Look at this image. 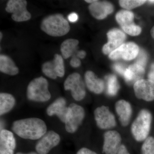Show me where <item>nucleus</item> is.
<instances>
[{"mask_svg": "<svg viewBox=\"0 0 154 154\" xmlns=\"http://www.w3.org/2000/svg\"><path fill=\"white\" fill-rule=\"evenodd\" d=\"M60 136L57 133L50 131L46 132L37 143L35 146L38 154H48L60 142Z\"/></svg>", "mask_w": 154, "mask_h": 154, "instance_id": "9", "label": "nucleus"}, {"mask_svg": "<svg viewBox=\"0 0 154 154\" xmlns=\"http://www.w3.org/2000/svg\"><path fill=\"white\" fill-rule=\"evenodd\" d=\"M96 1H96V0H85V2L88 3H91V4L95 2H96Z\"/></svg>", "mask_w": 154, "mask_h": 154, "instance_id": "39", "label": "nucleus"}, {"mask_svg": "<svg viewBox=\"0 0 154 154\" xmlns=\"http://www.w3.org/2000/svg\"><path fill=\"white\" fill-rule=\"evenodd\" d=\"M48 81L43 77H39L32 80L27 87V98L30 101L36 102H45L51 98L48 89Z\"/></svg>", "mask_w": 154, "mask_h": 154, "instance_id": "4", "label": "nucleus"}, {"mask_svg": "<svg viewBox=\"0 0 154 154\" xmlns=\"http://www.w3.org/2000/svg\"><path fill=\"white\" fill-rule=\"evenodd\" d=\"M147 61V56L143 51L141 50L137 55L136 63L145 68Z\"/></svg>", "mask_w": 154, "mask_h": 154, "instance_id": "30", "label": "nucleus"}, {"mask_svg": "<svg viewBox=\"0 0 154 154\" xmlns=\"http://www.w3.org/2000/svg\"><path fill=\"white\" fill-rule=\"evenodd\" d=\"M148 79L154 82V63L152 65L150 70L148 74Z\"/></svg>", "mask_w": 154, "mask_h": 154, "instance_id": "36", "label": "nucleus"}, {"mask_svg": "<svg viewBox=\"0 0 154 154\" xmlns=\"http://www.w3.org/2000/svg\"><path fill=\"white\" fill-rule=\"evenodd\" d=\"M64 88L65 91H71L72 97L76 101H82L85 97V85L78 73H73L67 77L64 83Z\"/></svg>", "mask_w": 154, "mask_h": 154, "instance_id": "6", "label": "nucleus"}, {"mask_svg": "<svg viewBox=\"0 0 154 154\" xmlns=\"http://www.w3.org/2000/svg\"><path fill=\"white\" fill-rule=\"evenodd\" d=\"M85 110L82 106L72 103L68 106V110L65 122L66 130L69 133L77 131L85 117Z\"/></svg>", "mask_w": 154, "mask_h": 154, "instance_id": "5", "label": "nucleus"}, {"mask_svg": "<svg viewBox=\"0 0 154 154\" xmlns=\"http://www.w3.org/2000/svg\"><path fill=\"white\" fill-rule=\"evenodd\" d=\"M96 125L101 129H110L116 126L115 116L109 107L102 105L96 108L94 112Z\"/></svg>", "mask_w": 154, "mask_h": 154, "instance_id": "8", "label": "nucleus"}, {"mask_svg": "<svg viewBox=\"0 0 154 154\" xmlns=\"http://www.w3.org/2000/svg\"><path fill=\"white\" fill-rule=\"evenodd\" d=\"M113 69L118 72L119 74L124 75L126 68L122 64L120 63H116L113 65Z\"/></svg>", "mask_w": 154, "mask_h": 154, "instance_id": "31", "label": "nucleus"}, {"mask_svg": "<svg viewBox=\"0 0 154 154\" xmlns=\"http://www.w3.org/2000/svg\"><path fill=\"white\" fill-rule=\"evenodd\" d=\"M40 28L49 36L60 37L67 34L70 26L63 15L57 14L49 15L42 19Z\"/></svg>", "mask_w": 154, "mask_h": 154, "instance_id": "2", "label": "nucleus"}, {"mask_svg": "<svg viewBox=\"0 0 154 154\" xmlns=\"http://www.w3.org/2000/svg\"><path fill=\"white\" fill-rule=\"evenodd\" d=\"M117 154H130L128 150L127 149L126 147L124 145L122 144L121 146H120V148L119 150L118 153Z\"/></svg>", "mask_w": 154, "mask_h": 154, "instance_id": "35", "label": "nucleus"}, {"mask_svg": "<svg viewBox=\"0 0 154 154\" xmlns=\"http://www.w3.org/2000/svg\"><path fill=\"white\" fill-rule=\"evenodd\" d=\"M79 16L75 13H72L69 14L68 17V19L70 22L74 23L78 21Z\"/></svg>", "mask_w": 154, "mask_h": 154, "instance_id": "34", "label": "nucleus"}, {"mask_svg": "<svg viewBox=\"0 0 154 154\" xmlns=\"http://www.w3.org/2000/svg\"><path fill=\"white\" fill-rule=\"evenodd\" d=\"M16 154H38V153L36 152H30L28 153H24L22 152H17Z\"/></svg>", "mask_w": 154, "mask_h": 154, "instance_id": "38", "label": "nucleus"}, {"mask_svg": "<svg viewBox=\"0 0 154 154\" xmlns=\"http://www.w3.org/2000/svg\"><path fill=\"white\" fill-rule=\"evenodd\" d=\"M152 115L147 109L140 110L131 126L133 137L138 142L143 141L148 137L152 121Z\"/></svg>", "mask_w": 154, "mask_h": 154, "instance_id": "3", "label": "nucleus"}, {"mask_svg": "<svg viewBox=\"0 0 154 154\" xmlns=\"http://www.w3.org/2000/svg\"><path fill=\"white\" fill-rule=\"evenodd\" d=\"M139 51L138 46L134 42L123 43L120 47L109 54V57L112 60L122 58L125 60H131L137 56Z\"/></svg>", "mask_w": 154, "mask_h": 154, "instance_id": "10", "label": "nucleus"}, {"mask_svg": "<svg viewBox=\"0 0 154 154\" xmlns=\"http://www.w3.org/2000/svg\"><path fill=\"white\" fill-rule=\"evenodd\" d=\"M150 33L152 37L154 38V26L153 27V28H152L151 30Z\"/></svg>", "mask_w": 154, "mask_h": 154, "instance_id": "40", "label": "nucleus"}, {"mask_svg": "<svg viewBox=\"0 0 154 154\" xmlns=\"http://www.w3.org/2000/svg\"><path fill=\"white\" fill-rule=\"evenodd\" d=\"M86 55V52L85 51L82 50L79 51L78 53V57L80 58L83 59L85 57Z\"/></svg>", "mask_w": 154, "mask_h": 154, "instance_id": "37", "label": "nucleus"}, {"mask_svg": "<svg viewBox=\"0 0 154 154\" xmlns=\"http://www.w3.org/2000/svg\"><path fill=\"white\" fill-rule=\"evenodd\" d=\"M91 15L94 18L99 20L103 19L113 11L112 4L108 2H99L98 1L91 4L89 7Z\"/></svg>", "mask_w": 154, "mask_h": 154, "instance_id": "16", "label": "nucleus"}, {"mask_svg": "<svg viewBox=\"0 0 154 154\" xmlns=\"http://www.w3.org/2000/svg\"><path fill=\"white\" fill-rule=\"evenodd\" d=\"M42 70L43 74L50 79H56L57 78L56 74L55 64L53 60L44 63L42 66Z\"/></svg>", "mask_w": 154, "mask_h": 154, "instance_id": "25", "label": "nucleus"}, {"mask_svg": "<svg viewBox=\"0 0 154 154\" xmlns=\"http://www.w3.org/2000/svg\"><path fill=\"white\" fill-rule=\"evenodd\" d=\"M70 64L72 67L78 68L81 66V61L79 58L75 57L71 60Z\"/></svg>", "mask_w": 154, "mask_h": 154, "instance_id": "32", "label": "nucleus"}, {"mask_svg": "<svg viewBox=\"0 0 154 154\" xmlns=\"http://www.w3.org/2000/svg\"><path fill=\"white\" fill-rule=\"evenodd\" d=\"M134 15L131 11L122 10L116 16V19L121 27L134 24L133 22Z\"/></svg>", "mask_w": 154, "mask_h": 154, "instance_id": "23", "label": "nucleus"}, {"mask_svg": "<svg viewBox=\"0 0 154 154\" xmlns=\"http://www.w3.org/2000/svg\"><path fill=\"white\" fill-rule=\"evenodd\" d=\"M16 104V99L13 95L6 93L0 94V115L8 113Z\"/></svg>", "mask_w": 154, "mask_h": 154, "instance_id": "21", "label": "nucleus"}, {"mask_svg": "<svg viewBox=\"0 0 154 154\" xmlns=\"http://www.w3.org/2000/svg\"><path fill=\"white\" fill-rule=\"evenodd\" d=\"M68 110L66 100L63 97H59L48 106L46 113L49 116H56L62 122L65 123Z\"/></svg>", "mask_w": 154, "mask_h": 154, "instance_id": "14", "label": "nucleus"}, {"mask_svg": "<svg viewBox=\"0 0 154 154\" xmlns=\"http://www.w3.org/2000/svg\"><path fill=\"white\" fill-rule=\"evenodd\" d=\"M12 130L22 138L36 140L41 138L47 132V126L41 119L28 118L14 121Z\"/></svg>", "mask_w": 154, "mask_h": 154, "instance_id": "1", "label": "nucleus"}, {"mask_svg": "<svg viewBox=\"0 0 154 154\" xmlns=\"http://www.w3.org/2000/svg\"><path fill=\"white\" fill-rule=\"evenodd\" d=\"M122 137L116 131H108L104 134L103 151L105 154H117L121 146Z\"/></svg>", "mask_w": 154, "mask_h": 154, "instance_id": "12", "label": "nucleus"}, {"mask_svg": "<svg viewBox=\"0 0 154 154\" xmlns=\"http://www.w3.org/2000/svg\"><path fill=\"white\" fill-rule=\"evenodd\" d=\"M53 60L55 64L56 74L57 77L62 78L64 76L65 72L63 58L61 55L56 54Z\"/></svg>", "mask_w": 154, "mask_h": 154, "instance_id": "26", "label": "nucleus"}, {"mask_svg": "<svg viewBox=\"0 0 154 154\" xmlns=\"http://www.w3.org/2000/svg\"><path fill=\"white\" fill-rule=\"evenodd\" d=\"M107 80V94L110 96H115L119 89L117 78L114 75H110L106 77Z\"/></svg>", "mask_w": 154, "mask_h": 154, "instance_id": "24", "label": "nucleus"}, {"mask_svg": "<svg viewBox=\"0 0 154 154\" xmlns=\"http://www.w3.org/2000/svg\"><path fill=\"white\" fill-rule=\"evenodd\" d=\"M27 2L25 0H9L5 11L12 14L11 18L15 22H25L31 18V14L27 10Z\"/></svg>", "mask_w": 154, "mask_h": 154, "instance_id": "7", "label": "nucleus"}, {"mask_svg": "<svg viewBox=\"0 0 154 154\" xmlns=\"http://www.w3.org/2000/svg\"><path fill=\"white\" fill-rule=\"evenodd\" d=\"M141 154H154V138L148 137L144 140L141 147Z\"/></svg>", "mask_w": 154, "mask_h": 154, "instance_id": "27", "label": "nucleus"}, {"mask_svg": "<svg viewBox=\"0 0 154 154\" xmlns=\"http://www.w3.org/2000/svg\"><path fill=\"white\" fill-rule=\"evenodd\" d=\"M144 74L145 68L134 63L127 68L123 76L128 84L134 85L137 81L143 79Z\"/></svg>", "mask_w": 154, "mask_h": 154, "instance_id": "19", "label": "nucleus"}, {"mask_svg": "<svg viewBox=\"0 0 154 154\" xmlns=\"http://www.w3.org/2000/svg\"><path fill=\"white\" fill-rule=\"evenodd\" d=\"M79 44V40L74 38H68L64 40L60 45V51L63 57L67 59L70 57Z\"/></svg>", "mask_w": 154, "mask_h": 154, "instance_id": "22", "label": "nucleus"}, {"mask_svg": "<svg viewBox=\"0 0 154 154\" xmlns=\"http://www.w3.org/2000/svg\"><path fill=\"white\" fill-rule=\"evenodd\" d=\"M149 2L150 3H154V1H149Z\"/></svg>", "mask_w": 154, "mask_h": 154, "instance_id": "42", "label": "nucleus"}, {"mask_svg": "<svg viewBox=\"0 0 154 154\" xmlns=\"http://www.w3.org/2000/svg\"><path fill=\"white\" fill-rule=\"evenodd\" d=\"M108 41L102 48L105 54H110L123 44L126 38L125 34L121 30L114 29L110 30L107 33Z\"/></svg>", "mask_w": 154, "mask_h": 154, "instance_id": "13", "label": "nucleus"}, {"mask_svg": "<svg viewBox=\"0 0 154 154\" xmlns=\"http://www.w3.org/2000/svg\"><path fill=\"white\" fill-rule=\"evenodd\" d=\"M76 154H97L95 152L87 148H82L77 152Z\"/></svg>", "mask_w": 154, "mask_h": 154, "instance_id": "33", "label": "nucleus"}, {"mask_svg": "<svg viewBox=\"0 0 154 154\" xmlns=\"http://www.w3.org/2000/svg\"><path fill=\"white\" fill-rule=\"evenodd\" d=\"M0 33H0V40H1H1H2V38L3 34L2 32H0Z\"/></svg>", "mask_w": 154, "mask_h": 154, "instance_id": "41", "label": "nucleus"}, {"mask_svg": "<svg viewBox=\"0 0 154 154\" xmlns=\"http://www.w3.org/2000/svg\"><path fill=\"white\" fill-rule=\"evenodd\" d=\"M85 83L88 90L96 94H101L105 89L104 82L96 76L94 72L88 71L85 75Z\"/></svg>", "mask_w": 154, "mask_h": 154, "instance_id": "18", "label": "nucleus"}, {"mask_svg": "<svg viewBox=\"0 0 154 154\" xmlns=\"http://www.w3.org/2000/svg\"><path fill=\"white\" fill-rule=\"evenodd\" d=\"M146 1H127V0H125V1H119V4L121 7L122 8H124L125 9H127V10H130L135 8H137L138 7H139L142 5L144 4Z\"/></svg>", "mask_w": 154, "mask_h": 154, "instance_id": "28", "label": "nucleus"}, {"mask_svg": "<svg viewBox=\"0 0 154 154\" xmlns=\"http://www.w3.org/2000/svg\"><path fill=\"white\" fill-rule=\"evenodd\" d=\"M16 145L14 134L8 130H2L0 132V154H14Z\"/></svg>", "mask_w": 154, "mask_h": 154, "instance_id": "15", "label": "nucleus"}, {"mask_svg": "<svg viewBox=\"0 0 154 154\" xmlns=\"http://www.w3.org/2000/svg\"><path fill=\"white\" fill-rule=\"evenodd\" d=\"M136 96L146 102L154 100V82L148 79H141L134 85Z\"/></svg>", "mask_w": 154, "mask_h": 154, "instance_id": "11", "label": "nucleus"}, {"mask_svg": "<svg viewBox=\"0 0 154 154\" xmlns=\"http://www.w3.org/2000/svg\"><path fill=\"white\" fill-rule=\"evenodd\" d=\"M122 28L125 33L132 36H138L141 32L140 27L134 24L122 27Z\"/></svg>", "mask_w": 154, "mask_h": 154, "instance_id": "29", "label": "nucleus"}, {"mask_svg": "<svg viewBox=\"0 0 154 154\" xmlns=\"http://www.w3.org/2000/svg\"><path fill=\"white\" fill-rule=\"evenodd\" d=\"M115 110L119 116V120L122 126L128 125L132 114V108L129 102L124 100L117 101L115 104Z\"/></svg>", "mask_w": 154, "mask_h": 154, "instance_id": "17", "label": "nucleus"}, {"mask_svg": "<svg viewBox=\"0 0 154 154\" xmlns=\"http://www.w3.org/2000/svg\"><path fill=\"white\" fill-rule=\"evenodd\" d=\"M0 71L9 75L14 76L19 73V69L10 57L1 54L0 55Z\"/></svg>", "mask_w": 154, "mask_h": 154, "instance_id": "20", "label": "nucleus"}]
</instances>
